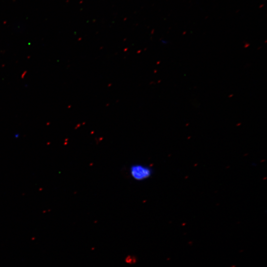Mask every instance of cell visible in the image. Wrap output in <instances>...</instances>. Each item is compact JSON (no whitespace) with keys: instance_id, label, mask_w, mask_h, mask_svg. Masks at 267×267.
I'll list each match as a JSON object with an SVG mask.
<instances>
[{"instance_id":"1","label":"cell","mask_w":267,"mask_h":267,"mask_svg":"<svg viewBox=\"0 0 267 267\" xmlns=\"http://www.w3.org/2000/svg\"><path fill=\"white\" fill-rule=\"evenodd\" d=\"M129 172L133 179L136 181H143L151 177L153 171L151 167L147 165L135 164L131 165Z\"/></svg>"}]
</instances>
